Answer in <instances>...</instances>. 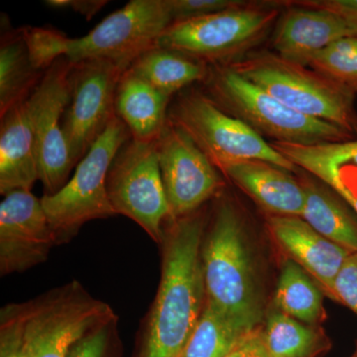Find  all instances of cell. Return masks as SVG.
<instances>
[{"label":"cell","mask_w":357,"mask_h":357,"mask_svg":"<svg viewBox=\"0 0 357 357\" xmlns=\"http://www.w3.org/2000/svg\"><path fill=\"white\" fill-rule=\"evenodd\" d=\"M204 236V218L197 211L166 223L161 279L140 357H178L194 332L206 301Z\"/></svg>","instance_id":"6da1fadb"},{"label":"cell","mask_w":357,"mask_h":357,"mask_svg":"<svg viewBox=\"0 0 357 357\" xmlns=\"http://www.w3.org/2000/svg\"><path fill=\"white\" fill-rule=\"evenodd\" d=\"M201 255L206 302L251 330L258 328L261 294L243 220L229 202L218 204Z\"/></svg>","instance_id":"7a4b0ae2"},{"label":"cell","mask_w":357,"mask_h":357,"mask_svg":"<svg viewBox=\"0 0 357 357\" xmlns=\"http://www.w3.org/2000/svg\"><path fill=\"white\" fill-rule=\"evenodd\" d=\"M203 84L202 91L220 109L241 119L263 138L301 145L356 139L344 129L291 109L229 66H208Z\"/></svg>","instance_id":"3957f363"},{"label":"cell","mask_w":357,"mask_h":357,"mask_svg":"<svg viewBox=\"0 0 357 357\" xmlns=\"http://www.w3.org/2000/svg\"><path fill=\"white\" fill-rule=\"evenodd\" d=\"M227 66L296 112L333 124L357 139L356 95L330 77L276 52H256Z\"/></svg>","instance_id":"277c9868"},{"label":"cell","mask_w":357,"mask_h":357,"mask_svg":"<svg viewBox=\"0 0 357 357\" xmlns=\"http://www.w3.org/2000/svg\"><path fill=\"white\" fill-rule=\"evenodd\" d=\"M130 137L116 115L77 164L65 187L53 196L42 197L58 245L72 241L86 223L116 215L107 194V174L117 152Z\"/></svg>","instance_id":"5b68a950"},{"label":"cell","mask_w":357,"mask_h":357,"mask_svg":"<svg viewBox=\"0 0 357 357\" xmlns=\"http://www.w3.org/2000/svg\"><path fill=\"white\" fill-rule=\"evenodd\" d=\"M168 122L187 134L218 170L250 159L270 162L289 172L297 170L259 134L220 109L203 91L181 93L169 107Z\"/></svg>","instance_id":"8992f818"},{"label":"cell","mask_w":357,"mask_h":357,"mask_svg":"<svg viewBox=\"0 0 357 357\" xmlns=\"http://www.w3.org/2000/svg\"><path fill=\"white\" fill-rule=\"evenodd\" d=\"M116 319L107 303L93 297L79 282H70L29 301L26 356L68 357L82 338Z\"/></svg>","instance_id":"52a82bcc"},{"label":"cell","mask_w":357,"mask_h":357,"mask_svg":"<svg viewBox=\"0 0 357 357\" xmlns=\"http://www.w3.org/2000/svg\"><path fill=\"white\" fill-rule=\"evenodd\" d=\"M277 16L274 9L245 6L178 21L167 28L157 46L208 66L229 65L264 36Z\"/></svg>","instance_id":"ba28073f"},{"label":"cell","mask_w":357,"mask_h":357,"mask_svg":"<svg viewBox=\"0 0 357 357\" xmlns=\"http://www.w3.org/2000/svg\"><path fill=\"white\" fill-rule=\"evenodd\" d=\"M107 189L116 215L134 220L161 244L166 223L174 218L162 181L157 140L129 138L112 161Z\"/></svg>","instance_id":"9c48e42d"},{"label":"cell","mask_w":357,"mask_h":357,"mask_svg":"<svg viewBox=\"0 0 357 357\" xmlns=\"http://www.w3.org/2000/svg\"><path fill=\"white\" fill-rule=\"evenodd\" d=\"M172 23L167 0H131L86 36L70 38L66 58L73 64L102 59L126 72L136 59L156 46Z\"/></svg>","instance_id":"30bf717a"},{"label":"cell","mask_w":357,"mask_h":357,"mask_svg":"<svg viewBox=\"0 0 357 357\" xmlns=\"http://www.w3.org/2000/svg\"><path fill=\"white\" fill-rule=\"evenodd\" d=\"M123 73L114 63L102 59L72 63L68 76L70 100L62 128L75 166L116 116L115 96Z\"/></svg>","instance_id":"8fae6325"},{"label":"cell","mask_w":357,"mask_h":357,"mask_svg":"<svg viewBox=\"0 0 357 357\" xmlns=\"http://www.w3.org/2000/svg\"><path fill=\"white\" fill-rule=\"evenodd\" d=\"M70 66L67 58L58 59L45 72L29 98L39 181L45 196H53L62 190L76 168L62 128L63 115L70 100Z\"/></svg>","instance_id":"7c38bea8"},{"label":"cell","mask_w":357,"mask_h":357,"mask_svg":"<svg viewBox=\"0 0 357 357\" xmlns=\"http://www.w3.org/2000/svg\"><path fill=\"white\" fill-rule=\"evenodd\" d=\"M160 171L174 218L196 213L222 187L217 167L180 129L167 122L157 140Z\"/></svg>","instance_id":"4fadbf2b"},{"label":"cell","mask_w":357,"mask_h":357,"mask_svg":"<svg viewBox=\"0 0 357 357\" xmlns=\"http://www.w3.org/2000/svg\"><path fill=\"white\" fill-rule=\"evenodd\" d=\"M57 238L41 199L17 190L0 204V275L23 273L48 259Z\"/></svg>","instance_id":"5bb4252c"},{"label":"cell","mask_w":357,"mask_h":357,"mask_svg":"<svg viewBox=\"0 0 357 357\" xmlns=\"http://www.w3.org/2000/svg\"><path fill=\"white\" fill-rule=\"evenodd\" d=\"M268 229L284 252L318 282L324 292L335 300V282L351 255L321 236L300 217L272 215Z\"/></svg>","instance_id":"9a60e30c"},{"label":"cell","mask_w":357,"mask_h":357,"mask_svg":"<svg viewBox=\"0 0 357 357\" xmlns=\"http://www.w3.org/2000/svg\"><path fill=\"white\" fill-rule=\"evenodd\" d=\"M225 174L263 210L280 217H300L306 195L291 172L263 160H243L223 167Z\"/></svg>","instance_id":"2e32d148"},{"label":"cell","mask_w":357,"mask_h":357,"mask_svg":"<svg viewBox=\"0 0 357 357\" xmlns=\"http://www.w3.org/2000/svg\"><path fill=\"white\" fill-rule=\"evenodd\" d=\"M296 167L316 176L357 213V139L318 145L270 141Z\"/></svg>","instance_id":"e0dca14e"},{"label":"cell","mask_w":357,"mask_h":357,"mask_svg":"<svg viewBox=\"0 0 357 357\" xmlns=\"http://www.w3.org/2000/svg\"><path fill=\"white\" fill-rule=\"evenodd\" d=\"M302 7V6H301ZM354 36L349 23L319 9L293 8L277 25L273 47L281 57L307 66L314 54L337 40Z\"/></svg>","instance_id":"ac0fdd59"},{"label":"cell","mask_w":357,"mask_h":357,"mask_svg":"<svg viewBox=\"0 0 357 357\" xmlns=\"http://www.w3.org/2000/svg\"><path fill=\"white\" fill-rule=\"evenodd\" d=\"M0 119V194L31 191L39 173L29 98Z\"/></svg>","instance_id":"d6986e66"},{"label":"cell","mask_w":357,"mask_h":357,"mask_svg":"<svg viewBox=\"0 0 357 357\" xmlns=\"http://www.w3.org/2000/svg\"><path fill=\"white\" fill-rule=\"evenodd\" d=\"M171 100V96L128 70L117 84L115 114L134 140L154 142L166 128Z\"/></svg>","instance_id":"ffe728a7"},{"label":"cell","mask_w":357,"mask_h":357,"mask_svg":"<svg viewBox=\"0 0 357 357\" xmlns=\"http://www.w3.org/2000/svg\"><path fill=\"white\" fill-rule=\"evenodd\" d=\"M0 40V117L28 100L41 82L45 72L35 69L22 28L13 29L1 21Z\"/></svg>","instance_id":"44dd1931"},{"label":"cell","mask_w":357,"mask_h":357,"mask_svg":"<svg viewBox=\"0 0 357 357\" xmlns=\"http://www.w3.org/2000/svg\"><path fill=\"white\" fill-rule=\"evenodd\" d=\"M128 70L171 98L190 84L203 83L208 74V65L157 45L136 59Z\"/></svg>","instance_id":"7402d4cb"},{"label":"cell","mask_w":357,"mask_h":357,"mask_svg":"<svg viewBox=\"0 0 357 357\" xmlns=\"http://www.w3.org/2000/svg\"><path fill=\"white\" fill-rule=\"evenodd\" d=\"M306 195L302 218L332 243L357 252V222L331 192L312 181H300Z\"/></svg>","instance_id":"603a6c76"},{"label":"cell","mask_w":357,"mask_h":357,"mask_svg":"<svg viewBox=\"0 0 357 357\" xmlns=\"http://www.w3.org/2000/svg\"><path fill=\"white\" fill-rule=\"evenodd\" d=\"M252 331L206 301L201 318L178 357H225Z\"/></svg>","instance_id":"cb8c5ba5"},{"label":"cell","mask_w":357,"mask_h":357,"mask_svg":"<svg viewBox=\"0 0 357 357\" xmlns=\"http://www.w3.org/2000/svg\"><path fill=\"white\" fill-rule=\"evenodd\" d=\"M262 338L267 357H317L328 347L321 331L276 307L268 314Z\"/></svg>","instance_id":"d4e9b609"},{"label":"cell","mask_w":357,"mask_h":357,"mask_svg":"<svg viewBox=\"0 0 357 357\" xmlns=\"http://www.w3.org/2000/svg\"><path fill=\"white\" fill-rule=\"evenodd\" d=\"M274 303L277 310L307 325H314L323 316L321 291L307 272L291 259L282 267Z\"/></svg>","instance_id":"484cf974"},{"label":"cell","mask_w":357,"mask_h":357,"mask_svg":"<svg viewBox=\"0 0 357 357\" xmlns=\"http://www.w3.org/2000/svg\"><path fill=\"white\" fill-rule=\"evenodd\" d=\"M307 66L356 95L357 37H345L333 42L312 55Z\"/></svg>","instance_id":"4316f807"},{"label":"cell","mask_w":357,"mask_h":357,"mask_svg":"<svg viewBox=\"0 0 357 357\" xmlns=\"http://www.w3.org/2000/svg\"><path fill=\"white\" fill-rule=\"evenodd\" d=\"M30 60L35 69L46 72L58 59L67 57L70 38L53 28L22 27Z\"/></svg>","instance_id":"83f0119b"},{"label":"cell","mask_w":357,"mask_h":357,"mask_svg":"<svg viewBox=\"0 0 357 357\" xmlns=\"http://www.w3.org/2000/svg\"><path fill=\"white\" fill-rule=\"evenodd\" d=\"M29 302L13 303L0 311V357H27L25 328Z\"/></svg>","instance_id":"f1b7e54d"},{"label":"cell","mask_w":357,"mask_h":357,"mask_svg":"<svg viewBox=\"0 0 357 357\" xmlns=\"http://www.w3.org/2000/svg\"><path fill=\"white\" fill-rule=\"evenodd\" d=\"M173 22L203 17L236 7L245 6L238 0H167Z\"/></svg>","instance_id":"f546056e"},{"label":"cell","mask_w":357,"mask_h":357,"mask_svg":"<svg viewBox=\"0 0 357 357\" xmlns=\"http://www.w3.org/2000/svg\"><path fill=\"white\" fill-rule=\"evenodd\" d=\"M117 319L82 338L68 357H107L116 335Z\"/></svg>","instance_id":"4dcf8cb0"},{"label":"cell","mask_w":357,"mask_h":357,"mask_svg":"<svg viewBox=\"0 0 357 357\" xmlns=\"http://www.w3.org/2000/svg\"><path fill=\"white\" fill-rule=\"evenodd\" d=\"M335 300L357 316V252L351 253L335 282Z\"/></svg>","instance_id":"1f68e13d"},{"label":"cell","mask_w":357,"mask_h":357,"mask_svg":"<svg viewBox=\"0 0 357 357\" xmlns=\"http://www.w3.org/2000/svg\"><path fill=\"white\" fill-rule=\"evenodd\" d=\"M297 3L307 8L335 14L347 23L357 22V0H307Z\"/></svg>","instance_id":"d6a6232c"},{"label":"cell","mask_w":357,"mask_h":357,"mask_svg":"<svg viewBox=\"0 0 357 357\" xmlns=\"http://www.w3.org/2000/svg\"><path fill=\"white\" fill-rule=\"evenodd\" d=\"M45 6L55 9H72L82 14L86 20H91L98 11L107 6L105 0H46Z\"/></svg>","instance_id":"836d02e7"},{"label":"cell","mask_w":357,"mask_h":357,"mask_svg":"<svg viewBox=\"0 0 357 357\" xmlns=\"http://www.w3.org/2000/svg\"><path fill=\"white\" fill-rule=\"evenodd\" d=\"M225 357H267L263 344L262 328H255L234 351Z\"/></svg>","instance_id":"e575fe53"},{"label":"cell","mask_w":357,"mask_h":357,"mask_svg":"<svg viewBox=\"0 0 357 357\" xmlns=\"http://www.w3.org/2000/svg\"><path fill=\"white\" fill-rule=\"evenodd\" d=\"M349 25L351 28L352 31H354V36L357 37V22L349 23Z\"/></svg>","instance_id":"d590c367"},{"label":"cell","mask_w":357,"mask_h":357,"mask_svg":"<svg viewBox=\"0 0 357 357\" xmlns=\"http://www.w3.org/2000/svg\"><path fill=\"white\" fill-rule=\"evenodd\" d=\"M352 357H357V354H354V356H352Z\"/></svg>","instance_id":"8d00e7d4"},{"label":"cell","mask_w":357,"mask_h":357,"mask_svg":"<svg viewBox=\"0 0 357 357\" xmlns=\"http://www.w3.org/2000/svg\"><path fill=\"white\" fill-rule=\"evenodd\" d=\"M356 354H357V352H356Z\"/></svg>","instance_id":"74e56055"}]
</instances>
